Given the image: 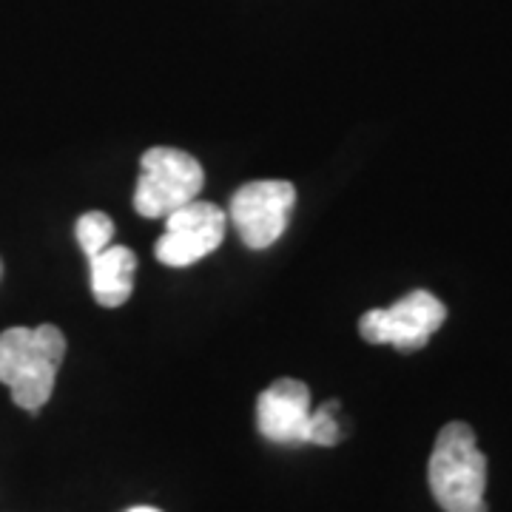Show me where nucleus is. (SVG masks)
I'll use <instances>...</instances> for the list:
<instances>
[{"label": "nucleus", "instance_id": "obj_1", "mask_svg": "<svg viewBox=\"0 0 512 512\" xmlns=\"http://www.w3.org/2000/svg\"><path fill=\"white\" fill-rule=\"evenodd\" d=\"M66 356V336L55 325L9 328L0 333V384L18 407L37 413L52 399L57 370Z\"/></svg>", "mask_w": 512, "mask_h": 512}, {"label": "nucleus", "instance_id": "obj_2", "mask_svg": "<svg viewBox=\"0 0 512 512\" xmlns=\"http://www.w3.org/2000/svg\"><path fill=\"white\" fill-rule=\"evenodd\" d=\"M430 490L444 512H487V458L478 450L476 433L464 421H450L436 439L430 467Z\"/></svg>", "mask_w": 512, "mask_h": 512}, {"label": "nucleus", "instance_id": "obj_3", "mask_svg": "<svg viewBox=\"0 0 512 512\" xmlns=\"http://www.w3.org/2000/svg\"><path fill=\"white\" fill-rule=\"evenodd\" d=\"M202 165L180 148L154 146L140 157V180L134 188V211L146 220H165L171 211L197 200Z\"/></svg>", "mask_w": 512, "mask_h": 512}, {"label": "nucleus", "instance_id": "obj_4", "mask_svg": "<svg viewBox=\"0 0 512 512\" xmlns=\"http://www.w3.org/2000/svg\"><path fill=\"white\" fill-rule=\"evenodd\" d=\"M447 308L430 291H410L390 308H373L359 319V333L370 345H393L404 350H421L430 336L444 325Z\"/></svg>", "mask_w": 512, "mask_h": 512}, {"label": "nucleus", "instance_id": "obj_5", "mask_svg": "<svg viewBox=\"0 0 512 512\" xmlns=\"http://www.w3.org/2000/svg\"><path fill=\"white\" fill-rule=\"evenodd\" d=\"M296 205V188L285 180H256L237 188L231 197V214L242 242L248 248H268L285 234Z\"/></svg>", "mask_w": 512, "mask_h": 512}, {"label": "nucleus", "instance_id": "obj_6", "mask_svg": "<svg viewBox=\"0 0 512 512\" xmlns=\"http://www.w3.org/2000/svg\"><path fill=\"white\" fill-rule=\"evenodd\" d=\"M225 225L228 217L214 202H188L165 217V234L157 239L154 256L168 268H188L220 248Z\"/></svg>", "mask_w": 512, "mask_h": 512}, {"label": "nucleus", "instance_id": "obj_7", "mask_svg": "<svg viewBox=\"0 0 512 512\" xmlns=\"http://www.w3.org/2000/svg\"><path fill=\"white\" fill-rule=\"evenodd\" d=\"M311 390L299 379H279L256 399V427L276 444H311Z\"/></svg>", "mask_w": 512, "mask_h": 512}, {"label": "nucleus", "instance_id": "obj_8", "mask_svg": "<svg viewBox=\"0 0 512 512\" xmlns=\"http://www.w3.org/2000/svg\"><path fill=\"white\" fill-rule=\"evenodd\" d=\"M89 271H92L94 299L103 308H120L134 291L137 256L126 245H109L106 251L89 256Z\"/></svg>", "mask_w": 512, "mask_h": 512}, {"label": "nucleus", "instance_id": "obj_9", "mask_svg": "<svg viewBox=\"0 0 512 512\" xmlns=\"http://www.w3.org/2000/svg\"><path fill=\"white\" fill-rule=\"evenodd\" d=\"M74 234H77V245L83 248V254L94 256L100 254V251H106L111 245V239H114V222L103 211H89V214H83L77 220Z\"/></svg>", "mask_w": 512, "mask_h": 512}, {"label": "nucleus", "instance_id": "obj_10", "mask_svg": "<svg viewBox=\"0 0 512 512\" xmlns=\"http://www.w3.org/2000/svg\"><path fill=\"white\" fill-rule=\"evenodd\" d=\"M336 410H339V402H328L325 407L313 410L311 444H319V447H333L336 441L342 439V430H339Z\"/></svg>", "mask_w": 512, "mask_h": 512}, {"label": "nucleus", "instance_id": "obj_11", "mask_svg": "<svg viewBox=\"0 0 512 512\" xmlns=\"http://www.w3.org/2000/svg\"><path fill=\"white\" fill-rule=\"evenodd\" d=\"M128 512H160V510H154V507H134V510H128Z\"/></svg>", "mask_w": 512, "mask_h": 512}, {"label": "nucleus", "instance_id": "obj_12", "mask_svg": "<svg viewBox=\"0 0 512 512\" xmlns=\"http://www.w3.org/2000/svg\"><path fill=\"white\" fill-rule=\"evenodd\" d=\"M0 276H3V262H0Z\"/></svg>", "mask_w": 512, "mask_h": 512}]
</instances>
